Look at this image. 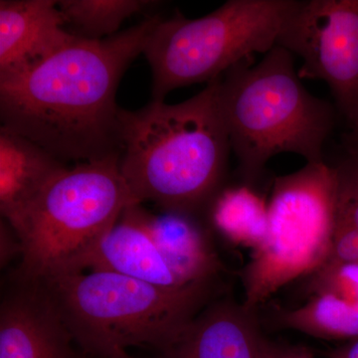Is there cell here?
Returning a JSON list of instances; mask_svg holds the SVG:
<instances>
[{
  "label": "cell",
  "instance_id": "obj_1",
  "mask_svg": "<svg viewBox=\"0 0 358 358\" xmlns=\"http://www.w3.org/2000/svg\"><path fill=\"white\" fill-rule=\"evenodd\" d=\"M160 20L148 18L105 39L77 36L39 64L1 80V126L64 162L120 155L117 87Z\"/></svg>",
  "mask_w": 358,
  "mask_h": 358
},
{
  "label": "cell",
  "instance_id": "obj_2",
  "mask_svg": "<svg viewBox=\"0 0 358 358\" xmlns=\"http://www.w3.org/2000/svg\"><path fill=\"white\" fill-rule=\"evenodd\" d=\"M220 78L182 103L122 108L120 169L141 204L193 217L209 210L232 152L219 106Z\"/></svg>",
  "mask_w": 358,
  "mask_h": 358
},
{
  "label": "cell",
  "instance_id": "obj_3",
  "mask_svg": "<svg viewBox=\"0 0 358 358\" xmlns=\"http://www.w3.org/2000/svg\"><path fill=\"white\" fill-rule=\"evenodd\" d=\"M82 355L107 358L129 348L171 352L219 282L167 288L103 271L39 278Z\"/></svg>",
  "mask_w": 358,
  "mask_h": 358
},
{
  "label": "cell",
  "instance_id": "obj_4",
  "mask_svg": "<svg viewBox=\"0 0 358 358\" xmlns=\"http://www.w3.org/2000/svg\"><path fill=\"white\" fill-rule=\"evenodd\" d=\"M218 101L245 185H255L268 160L284 152L324 162L336 110L301 84L287 49L275 46L258 64L252 59L226 71Z\"/></svg>",
  "mask_w": 358,
  "mask_h": 358
},
{
  "label": "cell",
  "instance_id": "obj_5",
  "mask_svg": "<svg viewBox=\"0 0 358 358\" xmlns=\"http://www.w3.org/2000/svg\"><path fill=\"white\" fill-rule=\"evenodd\" d=\"M299 0H228L203 17L160 20L143 54L152 73V100L173 90L206 83L255 54H267Z\"/></svg>",
  "mask_w": 358,
  "mask_h": 358
},
{
  "label": "cell",
  "instance_id": "obj_6",
  "mask_svg": "<svg viewBox=\"0 0 358 358\" xmlns=\"http://www.w3.org/2000/svg\"><path fill=\"white\" fill-rule=\"evenodd\" d=\"M141 204L120 169V155L67 166L47 183L26 215L18 275L39 279L95 243L131 205Z\"/></svg>",
  "mask_w": 358,
  "mask_h": 358
},
{
  "label": "cell",
  "instance_id": "obj_7",
  "mask_svg": "<svg viewBox=\"0 0 358 358\" xmlns=\"http://www.w3.org/2000/svg\"><path fill=\"white\" fill-rule=\"evenodd\" d=\"M338 190L336 167L324 162L275 179L267 234L244 268L245 307L256 310L279 289L329 261Z\"/></svg>",
  "mask_w": 358,
  "mask_h": 358
},
{
  "label": "cell",
  "instance_id": "obj_8",
  "mask_svg": "<svg viewBox=\"0 0 358 358\" xmlns=\"http://www.w3.org/2000/svg\"><path fill=\"white\" fill-rule=\"evenodd\" d=\"M277 46L301 59V80L326 82L350 128L358 124V0L300 1Z\"/></svg>",
  "mask_w": 358,
  "mask_h": 358
},
{
  "label": "cell",
  "instance_id": "obj_9",
  "mask_svg": "<svg viewBox=\"0 0 358 358\" xmlns=\"http://www.w3.org/2000/svg\"><path fill=\"white\" fill-rule=\"evenodd\" d=\"M0 306V358H87L43 284L14 272Z\"/></svg>",
  "mask_w": 358,
  "mask_h": 358
},
{
  "label": "cell",
  "instance_id": "obj_10",
  "mask_svg": "<svg viewBox=\"0 0 358 358\" xmlns=\"http://www.w3.org/2000/svg\"><path fill=\"white\" fill-rule=\"evenodd\" d=\"M58 0L0 1V81L17 76L70 44Z\"/></svg>",
  "mask_w": 358,
  "mask_h": 358
},
{
  "label": "cell",
  "instance_id": "obj_11",
  "mask_svg": "<svg viewBox=\"0 0 358 358\" xmlns=\"http://www.w3.org/2000/svg\"><path fill=\"white\" fill-rule=\"evenodd\" d=\"M61 271H103L167 288L194 285L186 284L171 270L136 217L134 205L128 207L114 227L95 243L54 272Z\"/></svg>",
  "mask_w": 358,
  "mask_h": 358
},
{
  "label": "cell",
  "instance_id": "obj_12",
  "mask_svg": "<svg viewBox=\"0 0 358 358\" xmlns=\"http://www.w3.org/2000/svg\"><path fill=\"white\" fill-rule=\"evenodd\" d=\"M255 310L229 299L212 301L196 315L169 358H263Z\"/></svg>",
  "mask_w": 358,
  "mask_h": 358
},
{
  "label": "cell",
  "instance_id": "obj_13",
  "mask_svg": "<svg viewBox=\"0 0 358 358\" xmlns=\"http://www.w3.org/2000/svg\"><path fill=\"white\" fill-rule=\"evenodd\" d=\"M66 167L34 141L0 127V211L18 238L35 200Z\"/></svg>",
  "mask_w": 358,
  "mask_h": 358
},
{
  "label": "cell",
  "instance_id": "obj_14",
  "mask_svg": "<svg viewBox=\"0 0 358 358\" xmlns=\"http://www.w3.org/2000/svg\"><path fill=\"white\" fill-rule=\"evenodd\" d=\"M134 212L164 260L183 282H219L222 263L197 217L166 211L154 215L141 204L134 205Z\"/></svg>",
  "mask_w": 358,
  "mask_h": 358
},
{
  "label": "cell",
  "instance_id": "obj_15",
  "mask_svg": "<svg viewBox=\"0 0 358 358\" xmlns=\"http://www.w3.org/2000/svg\"><path fill=\"white\" fill-rule=\"evenodd\" d=\"M211 222L228 241L255 250L268 231V202L250 186L221 189L209 207Z\"/></svg>",
  "mask_w": 358,
  "mask_h": 358
},
{
  "label": "cell",
  "instance_id": "obj_16",
  "mask_svg": "<svg viewBox=\"0 0 358 358\" xmlns=\"http://www.w3.org/2000/svg\"><path fill=\"white\" fill-rule=\"evenodd\" d=\"M287 329L327 341L358 339V303L333 294H313L301 307L279 315Z\"/></svg>",
  "mask_w": 358,
  "mask_h": 358
},
{
  "label": "cell",
  "instance_id": "obj_17",
  "mask_svg": "<svg viewBox=\"0 0 358 358\" xmlns=\"http://www.w3.org/2000/svg\"><path fill=\"white\" fill-rule=\"evenodd\" d=\"M155 4L150 0H58L66 25L76 29V36L91 40L117 34L127 18Z\"/></svg>",
  "mask_w": 358,
  "mask_h": 358
},
{
  "label": "cell",
  "instance_id": "obj_18",
  "mask_svg": "<svg viewBox=\"0 0 358 358\" xmlns=\"http://www.w3.org/2000/svg\"><path fill=\"white\" fill-rule=\"evenodd\" d=\"M338 208L329 261L358 262V162L352 157L334 166Z\"/></svg>",
  "mask_w": 358,
  "mask_h": 358
},
{
  "label": "cell",
  "instance_id": "obj_19",
  "mask_svg": "<svg viewBox=\"0 0 358 358\" xmlns=\"http://www.w3.org/2000/svg\"><path fill=\"white\" fill-rule=\"evenodd\" d=\"M308 292L333 294L358 303V262L327 261L310 275Z\"/></svg>",
  "mask_w": 358,
  "mask_h": 358
},
{
  "label": "cell",
  "instance_id": "obj_20",
  "mask_svg": "<svg viewBox=\"0 0 358 358\" xmlns=\"http://www.w3.org/2000/svg\"><path fill=\"white\" fill-rule=\"evenodd\" d=\"M263 358H315L312 352L303 346L275 343L263 336Z\"/></svg>",
  "mask_w": 358,
  "mask_h": 358
},
{
  "label": "cell",
  "instance_id": "obj_21",
  "mask_svg": "<svg viewBox=\"0 0 358 358\" xmlns=\"http://www.w3.org/2000/svg\"><path fill=\"white\" fill-rule=\"evenodd\" d=\"M0 239H1V266L7 265L16 255H22V244L7 221L1 219L0 223Z\"/></svg>",
  "mask_w": 358,
  "mask_h": 358
},
{
  "label": "cell",
  "instance_id": "obj_22",
  "mask_svg": "<svg viewBox=\"0 0 358 358\" xmlns=\"http://www.w3.org/2000/svg\"><path fill=\"white\" fill-rule=\"evenodd\" d=\"M329 358H358V339L348 341L329 353Z\"/></svg>",
  "mask_w": 358,
  "mask_h": 358
},
{
  "label": "cell",
  "instance_id": "obj_23",
  "mask_svg": "<svg viewBox=\"0 0 358 358\" xmlns=\"http://www.w3.org/2000/svg\"><path fill=\"white\" fill-rule=\"evenodd\" d=\"M345 143L348 157L358 162V124L350 128V133L345 134Z\"/></svg>",
  "mask_w": 358,
  "mask_h": 358
},
{
  "label": "cell",
  "instance_id": "obj_24",
  "mask_svg": "<svg viewBox=\"0 0 358 358\" xmlns=\"http://www.w3.org/2000/svg\"><path fill=\"white\" fill-rule=\"evenodd\" d=\"M107 358H138V357H134L133 355H129L128 352H126V350H122V352H117L114 353V355H110L109 357ZM159 358H169L166 357V355H162V357H160Z\"/></svg>",
  "mask_w": 358,
  "mask_h": 358
}]
</instances>
